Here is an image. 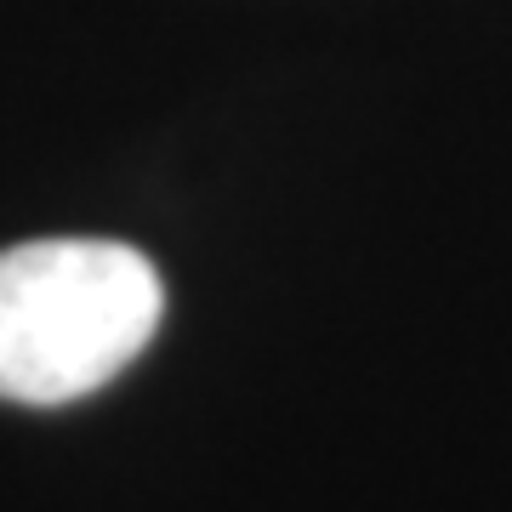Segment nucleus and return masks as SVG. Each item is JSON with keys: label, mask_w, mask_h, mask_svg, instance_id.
I'll list each match as a JSON object with an SVG mask.
<instances>
[{"label": "nucleus", "mask_w": 512, "mask_h": 512, "mask_svg": "<svg viewBox=\"0 0 512 512\" xmlns=\"http://www.w3.org/2000/svg\"><path fill=\"white\" fill-rule=\"evenodd\" d=\"M165 285L120 239H29L0 251V399L69 404L154 342Z\"/></svg>", "instance_id": "f257e3e1"}]
</instances>
